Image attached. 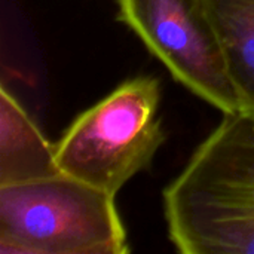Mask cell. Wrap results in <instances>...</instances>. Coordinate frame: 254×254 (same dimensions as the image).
Masks as SVG:
<instances>
[{
  "mask_svg": "<svg viewBox=\"0 0 254 254\" xmlns=\"http://www.w3.org/2000/svg\"><path fill=\"white\" fill-rule=\"evenodd\" d=\"M183 254H254V113L225 115L164 192Z\"/></svg>",
  "mask_w": 254,
  "mask_h": 254,
  "instance_id": "6da1fadb",
  "label": "cell"
},
{
  "mask_svg": "<svg viewBox=\"0 0 254 254\" xmlns=\"http://www.w3.org/2000/svg\"><path fill=\"white\" fill-rule=\"evenodd\" d=\"M0 252L125 254L115 195L64 173L0 186Z\"/></svg>",
  "mask_w": 254,
  "mask_h": 254,
  "instance_id": "7a4b0ae2",
  "label": "cell"
},
{
  "mask_svg": "<svg viewBox=\"0 0 254 254\" xmlns=\"http://www.w3.org/2000/svg\"><path fill=\"white\" fill-rule=\"evenodd\" d=\"M159 101L161 85L153 76L121 83L82 112L55 144L61 173L116 196L152 162L167 138Z\"/></svg>",
  "mask_w": 254,
  "mask_h": 254,
  "instance_id": "3957f363",
  "label": "cell"
},
{
  "mask_svg": "<svg viewBox=\"0 0 254 254\" xmlns=\"http://www.w3.org/2000/svg\"><path fill=\"white\" fill-rule=\"evenodd\" d=\"M119 18L173 77L225 115L241 112L207 0H118Z\"/></svg>",
  "mask_w": 254,
  "mask_h": 254,
  "instance_id": "277c9868",
  "label": "cell"
},
{
  "mask_svg": "<svg viewBox=\"0 0 254 254\" xmlns=\"http://www.w3.org/2000/svg\"><path fill=\"white\" fill-rule=\"evenodd\" d=\"M57 147L48 141L18 100L0 89V186L60 174Z\"/></svg>",
  "mask_w": 254,
  "mask_h": 254,
  "instance_id": "5b68a950",
  "label": "cell"
},
{
  "mask_svg": "<svg viewBox=\"0 0 254 254\" xmlns=\"http://www.w3.org/2000/svg\"><path fill=\"white\" fill-rule=\"evenodd\" d=\"M241 112L254 113V0H207Z\"/></svg>",
  "mask_w": 254,
  "mask_h": 254,
  "instance_id": "8992f818",
  "label": "cell"
}]
</instances>
